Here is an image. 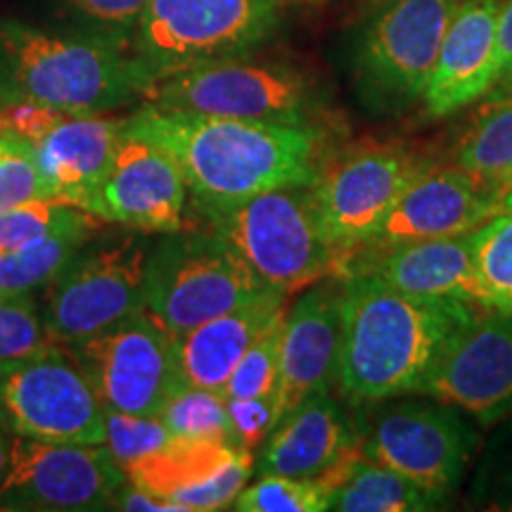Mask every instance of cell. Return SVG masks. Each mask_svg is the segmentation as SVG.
Masks as SVG:
<instances>
[{"mask_svg":"<svg viewBox=\"0 0 512 512\" xmlns=\"http://www.w3.org/2000/svg\"><path fill=\"white\" fill-rule=\"evenodd\" d=\"M124 133L174 159L202 216L247 202L261 192L311 185L325 164L320 126H280L143 105Z\"/></svg>","mask_w":512,"mask_h":512,"instance_id":"1","label":"cell"},{"mask_svg":"<svg viewBox=\"0 0 512 512\" xmlns=\"http://www.w3.org/2000/svg\"><path fill=\"white\" fill-rule=\"evenodd\" d=\"M475 318L470 304L413 297L368 273L347 275L339 389L356 406L422 394L453 339Z\"/></svg>","mask_w":512,"mask_h":512,"instance_id":"2","label":"cell"},{"mask_svg":"<svg viewBox=\"0 0 512 512\" xmlns=\"http://www.w3.org/2000/svg\"><path fill=\"white\" fill-rule=\"evenodd\" d=\"M131 57L100 41L19 19H0V102H34L64 114H110L143 100Z\"/></svg>","mask_w":512,"mask_h":512,"instance_id":"3","label":"cell"},{"mask_svg":"<svg viewBox=\"0 0 512 512\" xmlns=\"http://www.w3.org/2000/svg\"><path fill=\"white\" fill-rule=\"evenodd\" d=\"M283 0H147L131 57L145 91L200 64L245 57L280 27Z\"/></svg>","mask_w":512,"mask_h":512,"instance_id":"4","label":"cell"},{"mask_svg":"<svg viewBox=\"0 0 512 512\" xmlns=\"http://www.w3.org/2000/svg\"><path fill=\"white\" fill-rule=\"evenodd\" d=\"M204 219L261 283L287 297L328 275H339L337 254L318 219L311 185L261 192Z\"/></svg>","mask_w":512,"mask_h":512,"instance_id":"5","label":"cell"},{"mask_svg":"<svg viewBox=\"0 0 512 512\" xmlns=\"http://www.w3.org/2000/svg\"><path fill=\"white\" fill-rule=\"evenodd\" d=\"M264 290L259 275L211 228L185 226L152 240L145 261V311L176 337Z\"/></svg>","mask_w":512,"mask_h":512,"instance_id":"6","label":"cell"},{"mask_svg":"<svg viewBox=\"0 0 512 512\" xmlns=\"http://www.w3.org/2000/svg\"><path fill=\"white\" fill-rule=\"evenodd\" d=\"M147 105L280 126H320L325 98L304 72L283 62L230 57L152 83Z\"/></svg>","mask_w":512,"mask_h":512,"instance_id":"7","label":"cell"},{"mask_svg":"<svg viewBox=\"0 0 512 512\" xmlns=\"http://www.w3.org/2000/svg\"><path fill=\"white\" fill-rule=\"evenodd\" d=\"M463 0H387L366 19L351 53L358 102L401 114L425 95L448 24Z\"/></svg>","mask_w":512,"mask_h":512,"instance_id":"8","label":"cell"},{"mask_svg":"<svg viewBox=\"0 0 512 512\" xmlns=\"http://www.w3.org/2000/svg\"><path fill=\"white\" fill-rule=\"evenodd\" d=\"M93 235L74 261L43 290V325L55 344L83 342L145 309L150 233L124 228Z\"/></svg>","mask_w":512,"mask_h":512,"instance_id":"9","label":"cell"},{"mask_svg":"<svg viewBox=\"0 0 512 512\" xmlns=\"http://www.w3.org/2000/svg\"><path fill=\"white\" fill-rule=\"evenodd\" d=\"M105 406L62 344L0 363V420L50 444H105Z\"/></svg>","mask_w":512,"mask_h":512,"instance_id":"10","label":"cell"},{"mask_svg":"<svg viewBox=\"0 0 512 512\" xmlns=\"http://www.w3.org/2000/svg\"><path fill=\"white\" fill-rule=\"evenodd\" d=\"M67 349L105 411L159 415L185 384L178 337L145 309Z\"/></svg>","mask_w":512,"mask_h":512,"instance_id":"11","label":"cell"},{"mask_svg":"<svg viewBox=\"0 0 512 512\" xmlns=\"http://www.w3.org/2000/svg\"><path fill=\"white\" fill-rule=\"evenodd\" d=\"M363 406H373L358 430L368 460L444 496L463 482L479 437L451 403L373 401Z\"/></svg>","mask_w":512,"mask_h":512,"instance_id":"12","label":"cell"},{"mask_svg":"<svg viewBox=\"0 0 512 512\" xmlns=\"http://www.w3.org/2000/svg\"><path fill=\"white\" fill-rule=\"evenodd\" d=\"M427 169L425 159L399 147H370L323 164L311 197L337 254L339 275H347L408 185Z\"/></svg>","mask_w":512,"mask_h":512,"instance_id":"13","label":"cell"},{"mask_svg":"<svg viewBox=\"0 0 512 512\" xmlns=\"http://www.w3.org/2000/svg\"><path fill=\"white\" fill-rule=\"evenodd\" d=\"M126 475L105 444H50L12 434L0 510H112Z\"/></svg>","mask_w":512,"mask_h":512,"instance_id":"14","label":"cell"},{"mask_svg":"<svg viewBox=\"0 0 512 512\" xmlns=\"http://www.w3.org/2000/svg\"><path fill=\"white\" fill-rule=\"evenodd\" d=\"M188 183L174 159L136 136H121L88 214L112 226L162 235L188 226Z\"/></svg>","mask_w":512,"mask_h":512,"instance_id":"15","label":"cell"},{"mask_svg":"<svg viewBox=\"0 0 512 512\" xmlns=\"http://www.w3.org/2000/svg\"><path fill=\"white\" fill-rule=\"evenodd\" d=\"M503 200V190L477 181L460 166H446V169L430 166L408 185L354 264L406 242L475 233L482 223L501 214Z\"/></svg>","mask_w":512,"mask_h":512,"instance_id":"16","label":"cell"},{"mask_svg":"<svg viewBox=\"0 0 512 512\" xmlns=\"http://www.w3.org/2000/svg\"><path fill=\"white\" fill-rule=\"evenodd\" d=\"M432 399L475 415L484 425L512 418V313L477 316L453 339L427 382Z\"/></svg>","mask_w":512,"mask_h":512,"instance_id":"17","label":"cell"},{"mask_svg":"<svg viewBox=\"0 0 512 512\" xmlns=\"http://www.w3.org/2000/svg\"><path fill=\"white\" fill-rule=\"evenodd\" d=\"M344 283H313L283 318L275 418L337 384Z\"/></svg>","mask_w":512,"mask_h":512,"instance_id":"18","label":"cell"},{"mask_svg":"<svg viewBox=\"0 0 512 512\" xmlns=\"http://www.w3.org/2000/svg\"><path fill=\"white\" fill-rule=\"evenodd\" d=\"M361 456L358 430L330 392H318L278 420L256 460V470L259 475L316 479Z\"/></svg>","mask_w":512,"mask_h":512,"instance_id":"19","label":"cell"},{"mask_svg":"<svg viewBox=\"0 0 512 512\" xmlns=\"http://www.w3.org/2000/svg\"><path fill=\"white\" fill-rule=\"evenodd\" d=\"M503 0H463L448 24L425 100L430 117H448L494 91L496 27Z\"/></svg>","mask_w":512,"mask_h":512,"instance_id":"20","label":"cell"},{"mask_svg":"<svg viewBox=\"0 0 512 512\" xmlns=\"http://www.w3.org/2000/svg\"><path fill=\"white\" fill-rule=\"evenodd\" d=\"M126 117L67 114L36 140L34 155L48 195L88 211L124 136Z\"/></svg>","mask_w":512,"mask_h":512,"instance_id":"21","label":"cell"},{"mask_svg":"<svg viewBox=\"0 0 512 512\" xmlns=\"http://www.w3.org/2000/svg\"><path fill=\"white\" fill-rule=\"evenodd\" d=\"M351 273H368L380 283L413 297L451 299L482 309V285L472 254V233L396 245L361 259L347 275Z\"/></svg>","mask_w":512,"mask_h":512,"instance_id":"22","label":"cell"},{"mask_svg":"<svg viewBox=\"0 0 512 512\" xmlns=\"http://www.w3.org/2000/svg\"><path fill=\"white\" fill-rule=\"evenodd\" d=\"M287 294L268 287L238 309L178 337V368L190 387L226 394V384L247 349L285 316Z\"/></svg>","mask_w":512,"mask_h":512,"instance_id":"23","label":"cell"},{"mask_svg":"<svg viewBox=\"0 0 512 512\" xmlns=\"http://www.w3.org/2000/svg\"><path fill=\"white\" fill-rule=\"evenodd\" d=\"M245 448L219 441L174 437L150 456L136 460L124 470L128 482L150 491L164 501L181 505L192 491L219 477Z\"/></svg>","mask_w":512,"mask_h":512,"instance_id":"24","label":"cell"},{"mask_svg":"<svg viewBox=\"0 0 512 512\" xmlns=\"http://www.w3.org/2000/svg\"><path fill=\"white\" fill-rule=\"evenodd\" d=\"M448 496L425 489L413 479L363 456L330 494L328 510L339 512H425L439 510Z\"/></svg>","mask_w":512,"mask_h":512,"instance_id":"25","label":"cell"},{"mask_svg":"<svg viewBox=\"0 0 512 512\" xmlns=\"http://www.w3.org/2000/svg\"><path fill=\"white\" fill-rule=\"evenodd\" d=\"M456 166L508 195L512 185V95L489 102L465 131L456 150Z\"/></svg>","mask_w":512,"mask_h":512,"instance_id":"26","label":"cell"},{"mask_svg":"<svg viewBox=\"0 0 512 512\" xmlns=\"http://www.w3.org/2000/svg\"><path fill=\"white\" fill-rule=\"evenodd\" d=\"M100 228L64 230L22 252L0 256V294L43 292Z\"/></svg>","mask_w":512,"mask_h":512,"instance_id":"27","label":"cell"},{"mask_svg":"<svg viewBox=\"0 0 512 512\" xmlns=\"http://www.w3.org/2000/svg\"><path fill=\"white\" fill-rule=\"evenodd\" d=\"M147 0H48L57 29L72 31L128 55Z\"/></svg>","mask_w":512,"mask_h":512,"instance_id":"28","label":"cell"},{"mask_svg":"<svg viewBox=\"0 0 512 512\" xmlns=\"http://www.w3.org/2000/svg\"><path fill=\"white\" fill-rule=\"evenodd\" d=\"M98 216L57 197H38L0 211V256L22 252L55 233L76 228H100Z\"/></svg>","mask_w":512,"mask_h":512,"instance_id":"29","label":"cell"},{"mask_svg":"<svg viewBox=\"0 0 512 512\" xmlns=\"http://www.w3.org/2000/svg\"><path fill=\"white\" fill-rule=\"evenodd\" d=\"M472 254L482 309L512 313V209H503L472 233Z\"/></svg>","mask_w":512,"mask_h":512,"instance_id":"30","label":"cell"},{"mask_svg":"<svg viewBox=\"0 0 512 512\" xmlns=\"http://www.w3.org/2000/svg\"><path fill=\"white\" fill-rule=\"evenodd\" d=\"M159 418H162L174 437L207 439L242 448L228 413V396L223 392H211V389L183 384L166 401Z\"/></svg>","mask_w":512,"mask_h":512,"instance_id":"31","label":"cell"},{"mask_svg":"<svg viewBox=\"0 0 512 512\" xmlns=\"http://www.w3.org/2000/svg\"><path fill=\"white\" fill-rule=\"evenodd\" d=\"M328 494L316 479L285 475H261L245 486L233 501L240 512H323L328 510Z\"/></svg>","mask_w":512,"mask_h":512,"instance_id":"32","label":"cell"},{"mask_svg":"<svg viewBox=\"0 0 512 512\" xmlns=\"http://www.w3.org/2000/svg\"><path fill=\"white\" fill-rule=\"evenodd\" d=\"M53 344L34 294H0V363L36 354Z\"/></svg>","mask_w":512,"mask_h":512,"instance_id":"33","label":"cell"},{"mask_svg":"<svg viewBox=\"0 0 512 512\" xmlns=\"http://www.w3.org/2000/svg\"><path fill=\"white\" fill-rule=\"evenodd\" d=\"M285 318V316H283ZM283 318L275 320L247 354L240 358L226 384L228 399H254V396H273L278 387L280 368V337H283Z\"/></svg>","mask_w":512,"mask_h":512,"instance_id":"34","label":"cell"},{"mask_svg":"<svg viewBox=\"0 0 512 512\" xmlns=\"http://www.w3.org/2000/svg\"><path fill=\"white\" fill-rule=\"evenodd\" d=\"M171 439H174V434L159 415H128L119 411L105 413V446L121 470L155 453Z\"/></svg>","mask_w":512,"mask_h":512,"instance_id":"35","label":"cell"},{"mask_svg":"<svg viewBox=\"0 0 512 512\" xmlns=\"http://www.w3.org/2000/svg\"><path fill=\"white\" fill-rule=\"evenodd\" d=\"M472 505L512 512V422L501 427L479 458L470 491Z\"/></svg>","mask_w":512,"mask_h":512,"instance_id":"36","label":"cell"},{"mask_svg":"<svg viewBox=\"0 0 512 512\" xmlns=\"http://www.w3.org/2000/svg\"><path fill=\"white\" fill-rule=\"evenodd\" d=\"M38 197L50 195L38 169L34 147L0 133V211Z\"/></svg>","mask_w":512,"mask_h":512,"instance_id":"37","label":"cell"},{"mask_svg":"<svg viewBox=\"0 0 512 512\" xmlns=\"http://www.w3.org/2000/svg\"><path fill=\"white\" fill-rule=\"evenodd\" d=\"M228 413L233 420V430L238 434L240 446L254 453L266 444L268 434L278 425L275 418L273 396H254V399H228Z\"/></svg>","mask_w":512,"mask_h":512,"instance_id":"38","label":"cell"},{"mask_svg":"<svg viewBox=\"0 0 512 512\" xmlns=\"http://www.w3.org/2000/svg\"><path fill=\"white\" fill-rule=\"evenodd\" d=\"M67 114L34 102H0V133L34 145Z\"/></svg>","mask_w":512,"mask_h":512,"instance_id":"39","label":"cell"},{"mask_svg":"<svg viewBox=\"0 0 512 512\" xmlns=\"http://www.w3.org/2000/svg\"><path fill=\"white\" fill-rule=\"evenodd\" d=\"M494 88H512V0H505L498 12Z\"/></svg>","mask_w":512,"mask_h":512,"instance_id":"40","label":"cell"},{"mask_svg":"<svg viewBox=\"0 0 512 512\" xmlns=\"http://www.w3.org/2000/svg\"><path fill=\"white\" fill-rule=\"evenodd\" d=\"M112 510H143V512H183L181 505L171 503V501H164V498H159L155 494H150V491L140 489L133 482H124V486L119 489L117 498H114L112 503Z\"/></svg>","mask_w":512,"mask_h":512,"instance_id":"41","label":"cell"},{"mask_svg":"<svg viewBox=\"0 0 512 512\" xmlns=\"http://www.w3.org/2000/svg\"><path fill=\"white\" fill-rule=\"evenodd\" d=\"M10 453H12V434L8 427L3 425V420H0V484H3L5 475H8Z\"/></svg>","mask_w":512,"mask_h":512,"instance_id":"42","label":"cell"},{"mask_svg":"<svg viewBox=\"0 0 512 512\" xmlns=\"http://www.w3.org/2000/svg\"><path fill=\"white\" fill-rule=\"evenodd\" d=\"M503 209H512V192H508V195H505V200H503Z\"/></svg>","mask_w":512,"mask_h":512,"instance_id":"43","label":"cell"},{"mask_svg":"<svg viewBox=\"0 0 512 512\" xmlns=\"http://www.w3.org/2000/svg\"><path fill=\"white\" fill-rule=\"evenodd\" d=\"M306 3H323V0H306Z\"/></svg>","mask_w":512,"mask_h":512,"instance_id":"44","label":"cell"},{"mask_svg":"<svg viewBox=\"0 0 512 512\" xmlns=\"http://www.w3.org/2000/svg\"><path fill=\"white\" fill-rule=\"evenodd\" d=\"M508 192H512V185H510V190H508Z\"/></svg>","mask_w":512,"mask_h":512,"instance_id":"45","label":"cell"}]
</instances>
